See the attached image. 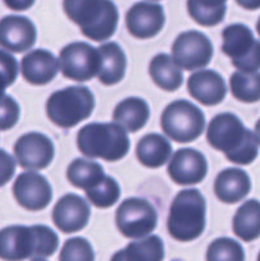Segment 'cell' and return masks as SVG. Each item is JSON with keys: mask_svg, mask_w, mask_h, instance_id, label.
<instances>
[{"mask_svg": "<svg viewBox=\"0 0 260 261\" xmlns=\"http://www.w3.org/2000/svg\"><path fill=\"white\" fill-rule=\"evenodd\" d=\"M149 115V106L144 99L139 97H129L122 99L115 107L112 117L115 122L121 125L126 132L137 133L145 126Z\"/></svg>", "mask_w": 260, "mask_h": 261, "instance_id": "7402d4cb", "label": "cell"}, {"mask_svg": "<svg viewBox=\"0 0 260 261\" xmlns=\"http://www.w3.org/2000/svg\"><path fill=\"white\" fill-rule=\"evenodd\" d=\"M236 3L246 10H256L260 8V0H236Z\"/></svg>", "mask_w": 260, "mask_h": 261, "instance_id": "8d00e7d4", "label": "cell"}, {"mask_svg": "<svg viewBox=\"0 0 260 261\" xmlns=\"http://www.w3.org/2000/svg\"><path fill=\"white\" fill-rule=\"evenodd\" d=\"M94 96L84 86H71L56 91L46 102V114L50 121L63 129H70L91 116Z\"/></svg>", "mask_w": 260, "mask_h": 261, "instance_id": "8992f818", "label": "cell"}, {"mask_svg": "<svg viewBox=\"0 0 260 261\" xmlns=\"http://www.w3.org/2000/svg\"><path fill=\"white\" fill-rule=\"evenodd\" d=\"M149 75L155 86L166 92H175L184 81L181 68L167 54H158L150 60Z\"/></svg>", "mask_w": 260, "mask_h": 261, "instance_id": "cb8c5ba5", "label": "cell"}, {"mask_svg": "<svg viewBox=\"0 0 260 261\" xmlns=\"http://www.w3.org/2000/svg\"><path fill=\"white\" fill-rule=\"evenodd\" d=\"M59 261H94L92 245L83 237H74L64 244Z\"/></svg>", "mask_w": 260, "mask_h": 261, "instance_id": "1f68e13d", "label": "cell"}, {"mask_svg": "<svg viewBox=\"0 0 260 261\" xmlns=\"http://www.w3.org/2000/svg\"><path fill=\"white\" fill-rule=\"evenodd\" d=\"M120 186L117 181L111 176H106L102 178L101 182L97 184L94 188L86 190V196L91 204L101 209L110 208L114 205L120 198Z\"/></svg>", "mask_w": 260, "mask_h": 261, "instance_id": "f546056e", "label": "cell"}, {"mask_svg": "<svg viewBox=\"0 0 260 261\" xmlns=\"http://www.w3.org/2000/svg\"><path fill=\"white\" fill-rule=\"evenodd\" d=\"M66 177L71 185L86 191L101 182L105 177V172L99 163L84 158H76L69 165Z\"/></svg>", "mask_w": 260, "mask_h": 261, "instance_id": "4316f807", "label": "cell"}, {"mask_svg": "<svg viewBox=\"0 0 260 261\" xmlns=\"http://www.w3.org/2000/svg\"><path fill=\"white\" fill-rule=\"evenodd\" d=\"M59 237L50 227L9 226L0 229V259L23 261L28 257H48L55 254Z\"/></svg>", "mask_w": 260, "mask_h": 261, "instance_id": "7a4b0ae2", "label": "cell"}, {"mask_svg": "<svg viewBox=\"0 0 260 261\" xmlns=\"http://www.w3.org/2000/svg\"><path fill=\"white\" fill-rule=\"evenodd\" d=\"M14 155L18 165L25 170H43L53 162L55 148L45 134L31 132L15 142Z\"/></svg>", "mask_w": 260, "mask_h": 261, "instance_id": "4fadbf2b", "label": "cell"}, {"mask_svg": "<svg viewBox=\"0 0 260 261\" xmlns=\"http://www.w3.org/2000/svg\"><path fill=\"white\" fill-rule=\"evenodd\" d=\"M13 195L22 208L30 212H38L50 204L53 189L45 176L35 171H25L15 178Z\"/></svg>", "mask_w": 260, "mask_h": 261, "instance_id": "7c38bea8", "label": "cell"}, {"mask_svg": "<svg viewBox=\"0 0 260 261\" xmlns=\"http://www.w3.org/2000/svg\"><path fill=\"white\" fill-rule=\"evenodd\" d=\"M251 190L250 176L241 168H226L214 180V194L224 204H236Z\"/></svg>", "mask_w": 260, "mask_h": 261, "instance_id": "ffe728a7", "label": "cell"}, {"mask_svg": "<svg viewBox=\"0 0 260 261\" xmlns=\"http://www.w3.org/2000/svg\"><path fill=\"white\" fill-rule=\"evenodd\" d=\"M98 53V81L105 86H114L121 82L126 70V56L124 50L116 42H107L99 46Z\"/></svg>", "mask_w": 260, "mask_h": 261, "instance_id": "44dd1931", "label": "cell"}, {"mask_svg": "<svg viewBox=\"0 0 260 261\" xmlns=\"http://www.w3.org/2000/svg\"><path fill=\"white\" fill-rule=\"evenodd\" d=\"M168 176L175 184L181 186L196 185L205 178L208 163L203 153L194 148L176 150L167 167Z\"/></svg>", "mask_w": 260, "mask_h": 261, "instance_id": "5bb4252c", "label": "cell"}, {"mask_svg": "<svg viewBox=\"0 0 260 261\" xmlns=\"http://www.w3.org/2000/svg\"><path fill=\"white\" fill-rule=\"evenodd\" d=\"M166 22L165 12L160 4L139 2L126 13L125 23L130 35L135 38L147 40L157 36Z\"/></svg>", "mask_w": 260, "mask_h": 261, "instance_id": "9a60e30c", "label": "cell"}, {"mask_svg": "<svg viewBox=\"0 0 260 261\" xmlns=\"http://www.w3.org/2000/svg\"><path fill=\"white\" fill-rule=\"evenodd\" d=\"M206 140L214 149L223 152L229 162L236 165H250L259 154V143L255 134L231 112H223L211 120Z\"/></svg>", "mask_w": 260, "mask_h": 261, "instance_id": "6da1fadb", "label": "cell"}, {"mask_svg": "<svg viewBox=\"0 0 260 261\" xmlns=\"http://www.w3.org/2000/svg\"><path fill=\"white\" fill-rule=\"evenodd\" d=\"M206 261H245V251L235 240L221 237L209 245Z\"/></svg>", "mask_w": 260, "mask_h": 261, "instance_id": "4dcf8cb0", "label": "cell"}, {"mask_svg": "<svg viewBox=\"0 0 260 261\" xmlns=\"http://www.w3.org/2000/svg\"><path fill=\"white\" fill-rule=\"evenodd\" d=\"M233 233L245 242H251L260 237V201L250 199L245 201L232 221Z\"/></svg>", "mask_w": 260, "mask_h": 261, "instance_id": "d4e9b609", "label": "cell"}, {"mask_svg": "<svg viewBox=\"0 0 260 261\" xmlns=\"http://www.w3.org/2000/svg\"><path fill=\"white\" fill-rule=\"evenodd\" d=\"M91 217L88 203L75 194L59 199L53 209L54 224L64 233H75L87 226Z\"/></svg>", "mask_w": 260, "mask_h": 261, "instance_id": "2e32d148", "label": "cell"}, {"mask_svg": "<svg viewBox=\"0 0 260 261\" xmlns=\"http://www.w3.org/2000/svg\"><path fill=\"white\" fill-rule=\"evenodd\" d=\"M36 0H4V4L7 5L9 9L17 10V12H22V10H27L35 4Z\"/></svg>", "mask_w": 260, "mask_h": 261, "instance_id": "d590c367", "label": "cell"}, {"mask_svg": "<svg viewBox=\"0 0 260 261\" xmlns=\"http://www.w3.org/2000/svg\"><path fill=\"white\" fill-rule=\"evenodd\" d=\"M163 133L176 143H190L198 139L205 127L203 111L186 99H176L166 106L161 115Z\"/></svg>", "mask_w": 260, "mask_h": 261, "instance_id": "52a82bcc", "label": "cell"}, {"mask_svg": "<svg viewBox=\"0 0 260 261\" xmlns=\"http://www.w3.org/2000/svg\"><path fill=\"white\" fill-rule=\"evenodd\" d=\"M231 93L237 101L244 103H255L260 101V73L235 71L229 78Z\"/></svg>", "mask_w": 260, "mask_h": 261, "instance_id": "f1b7e54d", "label": "cell"}, {"mask_svg": "<svg viewBox=\"0 0 260 261\" xmlns=\"http://www.w3.org/2000/svg\"><path fill=\"white\" fill-rule=\"evenodd\" d=\"M37 31L23 15H7L0 19V46L12 53H24L36 42Z\"/></svg>", "mask_w": 260, "mask_h": 261, "instance_id": "e0dca14e", "label": "cell"}, {"mask_svg": "<svg viewBox=\"0 0 260 261\" xmlns=\"http://www.w3.org/2000/svg\"><path fill=\"white\" fill-rule=\"evenodd\" d=\"M59 61L53 53L45 48L32 50L23 56L20 71L28 83L43 86L53 81L59 71Z\"/></svg>", "mask_w": 260, "mask_h": 261, "instance_id": "d6986e66", "label": "cell"}, {"mask_svg": "<svg viewBox=\"0 0 260 261\" xmlns=\"http://www.w3.org/2000/svg\"><path fill=\"white\" fill-rule=\"evenodd\" d=\"M76 145L86 157L116 162L127 154L130 140L117 122H91L79 130Z\"/></svg>", "mask_w": 260, "mask_h": 261, "instance_id": "277c9868", "label": "cell"}, {"mask_svg": "<svg viewBox=\"0 0 260 261\" xmlns=\"http://www.w3.org/2000/svg\"><path fill=\"white\" fill-rule=\"evenodd\" d=\"M171 143L163 135L155 133L144 135L135 149L138 161L148 168H158L163 166L171 157Z\"/></svg>", "mask_w": 260, "mask_h": 261, "instance_id": "603a6c76", "label": "cell"}, {"mask_svg": "<svg viewBox=\"0 0 260 261\" xmlns=\"http://www.w3.org/2000/svg\"><path fill=\"white\" fill-rule=\"evenodd\" d=\"M59 66L65 78L87 82L97 75L99 69L98 48L87 42H71L61 48Z\"/></svg>", "mask_w": 260, "mask_h": 261, "instance_id": "30bf717a", "label": "cell"}, {"mask_svg": "<svg viewBox=\"0 0 260 261\" xmlns=\"http://www.w3.org/2000/svg\"><path fill=\"white\" fill-rule=\"evenodd\" d=\"M256 31H257V35L260 36V18L257 19V22H256Z\"/></svg>", "mask_w": 260, "mask_h": 261, "instance_id": "f35d334b", "label": "cell"}, {"mask_svg": "<svg viewBox=\"0 0 260 261\" xmlns=\"http://www.w3.org/2000/svg\"><path fill=\"white\" fill-rule=\"evenodd\" d=\"M213 45L204 33L186 31L178 35L172 45V58L184 70H198L211 63Z\"/></svg>", "mask_w": 260, "mask_h": 261, "instance_id": "8fae6325", "label": "cell"}, {"mask_svg": "<svg viewBox=\"0 0 260 261\" xmlns=\"http://www.w3.org/2000/svg\"><path fill=\"white\" fill-rule=\"evenodd\" d=\"M32 261H46V260L41 259V257H37V259H35V260H32Z\"/></svg>", "mask_w": 260, "mask_h": 261, "instance_id": "ab89813d", "label": "cell"}, {"mask_svg": "<svg viewBox=\"0 0 260 261\" xmlns=\"http://www.w3.org/2000/svg\"><path fill=\"white\" fill-rule=\"evenodd\" d=\"M206 203L196 189H185L177 193L170 205L167 231L172 239L190 242L198 239L205 229Z\"/></svg>", "mask_w": 260, "mask_h": 261, "instance_id": "5b68a950", "label": "cell"}, {"mask_svg": "<svg viewBox=\"0 0 260 261\" xmlns=\"http://www.w3.org/2000/svg\"><path fill=\"white\" fill-rule=\"evenodd\" d=\"M15 172V161L4 149H0V188L12 180Z\"/></svg>", "mask_w": 260, "mask_h": 261, "instance_id": "e575fe53", "label": "cell"}, {"mask_svg": "<svg viewBox=\"0 0 260 261\" xmlns=\"http://www.w3.org/2000/svg\"><path fill=\"white\" fill-rule=\"evenodd\" d=\"M255 137H256L257 143L260 144V119L257 120V122L255 124Z\"/></svg>", "mask_w": 260, "mask_h": 261, "instance_id": "74e56055", "label": "cell"}, {"mask_svg": "<svg viewBox=\"0 0 260 261\" xmlns=\"http://www.w3.org/2000/svg\"><path fill=\"white\" fill-rule=\"evenodd\" d=\"M157 212L142 198L125 199L115 214L116 227L127 239H142L152 233L157 226Z\"/></svg>", "mask_w": 260, "mask_h": 261, "instance_id": "9c48e42d", "label": "cell"}, {"mask_svg": "<svg viewBox=\"0 0 260 261\" xmlns=\"http://www.w3.org/2000/svg\"><path fill=\"white\" fill-rule=\"evenodd\" d=\"M222 51L240 71L254 73L260 69V41L241 23L227 25L222 32Z\"/></svg>", "mask_w": 260, "mask_h": 261, "instance_id": "ba28073f", "label": "cell"}, {"mask_svg": "<svg viewBox=\"0 0 260 261\" xmlns=\"http://www.w3.org/2000/svg\"><path fill=\"white\" fill-rule=\"evenodd\" d=\"M18 76V63L13 55L0 50V98L4 96L5 89L12 86Z\"/></svg>", "mask_w": 260, "mask_h": 261, "instance_id": "d6a6232c", "label": "cell"}, {"mask_svg": "<svg viewBox=\"0 0 260 261\" xmlns=\"http://www.w3.org/2000/svg\"><path fill=\"white\" fill-rule=\"evenodd\" d=\"M20 109L12 96H4L0 98V130L7 132L15 126V124L19 120Z\"/></svg>", "mask_w": 260, "mask_h": 261, "instance_id": "836d02e7", "label": "cell"}, {"mask_svg": "<svg viewBox=\"0 0 260 261\" xmlns=\"http://www.w3.org/2000/svg\"><path fill=\"white\" fill-rule=\"evenodd\" d=\"M227 0H188L189 15L203 27H214L226 15Z\"/></svg>", "mask_w": 260, "mask_h": 261, "instance_id": "83f0119b", "label": "cell"}, {"mask_svg": "<svg viewBox=\"0 0 260 261\" xmlns=\"http://www.w3.org/2000/svg\"><path fill=\"white\" fill-rule=\"evenodd\" d=\"M257 261H260V252H259V256H257Z\"/></svg>", "mask_w": 260, "mask_h": 261, "instance_id": "60d3db41", "label": "cell"}, {"mask_svg": "<svg viewBox=\"0 0 260 261\" xmlns=\"http://www.w3.org/2000/svg\"><path fill=\"white\" fill-rule=\"evenodd\" d=\"M163 257V241L158 236H149L132 242L124 250L117 251L111 261H162Z\"/></svg>", "mask_w": 260, "mask_h": 261, "instance_id": "484cf974", "label": "cell"}, {"mask_svg": "<svg viewBox=\"0 0 260 261\" xmlns=\"http://www.w3.org/2000/svg\"><path fill=\"white\" fill-rule=\"evenodd\" d=\"M188 92L199 103L214 106L224 99L227 87L224 79L217 71L203 69L189 76Z\"/></svg>", "mask_w": 260, "mask_h": 261, "instance_id": "ac0fdd59", "label": "cell"}, {"mask_svg": "<svg viewBox=\"0 0 260 261\" xmlns=\"http://www.w3.org/2000/svg\"><path fill=\"white\" fill-rule=\"evenodd\" d=\"M63 8L89 40L106 41L116 31L119 12L111 0H63Z\"/></svg>", "mask_w": 260, "mask_h": 261, "instance_id": "3957f363", "label": "cell"}]
</instances>
